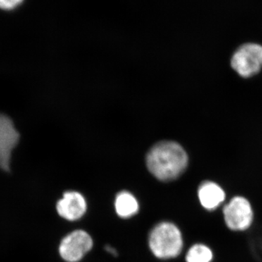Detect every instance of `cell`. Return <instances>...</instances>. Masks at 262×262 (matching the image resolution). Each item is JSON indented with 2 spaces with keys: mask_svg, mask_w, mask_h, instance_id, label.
Wrapping results in <instances>:
<instances>
[{
  "mask_svg": "<svg viewBox=\"0 0 262 262\" xmlns=\"http://www.w3.org/2000/svg\"><path fill=\"white\" fill-rule=\"evenodd\" d=\"M187 153L173 141H161L155 144L146 156L150 173L162 182L178 178L187 168Z\"/></svg>",
  "mask_w": 262,
  "mask_h": 262,
  "instance_id": "cell-1",
  "label": "cell"
},
{
  "mask_svg": "<svg viewBox=\"0 0 262 262\" xmlns=\"http://www.w3.org/2000/svg\"><path fill=\"white\" fill-rule=\"evenodd\" d=\"M149 246L157 258L169 259L177 257L183 248L182 232L171 222H160L150 232Z\"/></svg>",
  "mask_w": 262,
  "mask_h": 262,
  "instance_id": "cell-2",
  "label": "cell"
},
{
  "mask_svg": "<svg viewBox=\"0 0 262 262\" xmlns=\"http://www.w3.org/2000/svg\"><path fill=\"white\" fill-rule=\"evenodd\" d=\"M231 64L242 77L256 75L262 68V46L256 43L243 45L234 53Z\"/></svg>",
  "mask_w": 262,
  "mask_h": 262,
  "instance_id": "cell-3",
  "label": "cell"
},
{
  "mask_svg": "<svg viewBox=\"0 0 262 262\" xmlns=\"http://www.w3.org/2000/svg\"><path fill=\"white\" fill-rule=\"evenodd\" d=\"M226 225L233 231H244L251 227L253 213L251 203L243 196H234L223 210Z\"/></svg>",
  "mask_w": 262,
  "mask_h": 262,
  "instance_id": "cell-4",
  "label": "cell"
},
{
  "mask_svg": "<svg viewBox=\"0 0 262 262\" xmlns=\"http://www.w3.org/2000/svg\"><path fill=\"white\" fill-rule=\"evenodd\" d=\"M92 237L83 230H75L67 234L59 246V254L67 262H78L93 248Z\"/></svg>",
  "mask_w": 262,
  "mask_h": 262,
  "instance_id": "cell-5",
  "label": "cell"
},
{
  "mask_svg": "<svg viewBox=\"0 0 262 262\" xmlns=\"http://www.w3.org/2000/svg\"><path fill=\"white\" fill-rule=\"evenodd\" d=\"M20 135L11 119L0 114V168L9 171L12 153L18 145Z\"/></svg>",
  "mask_w": 262,
  "mask_h": 262,
  "instance_id": "cell-6",
  "label": "cell"
},
{
  "mask_svg": "<svg viewBox=\"0 0 262 262\" xmlns=\"http://www.w3.org/2000/svg\"><path fill=\"white\" fill-rule=\"evenodd\" d=\"M56 210L58 215L66 220H78L87 211V203L80 192L68 191L57 203Z\"/></svg>",
  "mask_w": 262,
  "mask_h": 262,
  "instance_id": "cell-7",
  "label": "cell"
},
{
  "mask_svg": "<svg viewBox=\"0 0 262 262\" xmlns=\"http://www.w3.org/2000/svg\"><path fill=\"white\" fill-rule=\"evenodd\" d=\"M198 198L203 208L214 210L225 201V192L214 182H203L198 189Z\"/></svg>",
  "mask_w": 262,
  "mask_h": 262,
  "instance_id": "cell-8",
  "label": "cell"
},
{
  "mask_svg": "<svg viewBox=\"0 0 262 262\" xmlns=\"http://www.w3.org/2000/svg\"><path fill=\"white\" fill-rule=\"evenodd\" d=\"M115 208L119 216L127 219L138 213L139 205L134 194L127 191H122L115 198Z\"/></svg>",
  "mask_w": 262,
  "mask_h": 262,
  "instance_id": "cell-9",
  "label": "cell"
},
{
  "mask_svg": "<svg viewBox=\"0 0 262 262\" xmlns=\"http://www.w3.org/2000/svg\"><path fill=\"white\" fill-rule=\"evenodd\" d=\"M213 253L208 246L203 244H195L189 248L186 255L187 262H211Z\"/></svg>",
  "mask_w": 262,
  "mask_h": 262,
  "instance_id": "cell-10",
  "label": "cell"
},
{
  "mask_svg": "<svg viewBox=\"0 0 262 262\" xmlns=\"http://www.w3.org/2000/svg\"><path fill=\"white\" fill-rule=\"evenodd\" d=\"M23 0H0V8L5 10H10L18 6Z\"/></svg>",
  "mask_w": 262,
  "mask_h": 262,
  "instance_id": "cell-11",
  "label": "cell"
},
{
  "mask_svg": "<svg viewBox=\"0 0 262 262\" xmlns=\"http://www.w3.org/2000/svg\"><path fill=\"white\" fill-rule=\"evenodd\" d=\"M105 250H106L107 252L111 253V254L113 255V256H117V251L115 249V248L112 247V246H105Z\"/></svg>",
  "mask_w": 262,
  "mask_h": 262,
  "instance_id": "cell-12",
  "label": "cell"
}]
</instances>
